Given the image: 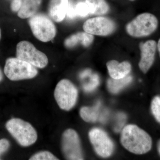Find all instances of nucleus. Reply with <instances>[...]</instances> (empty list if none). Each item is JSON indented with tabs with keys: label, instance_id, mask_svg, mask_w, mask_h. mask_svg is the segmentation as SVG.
<instances>
[{
	"label": "nucleus",
	"instance_id": "obj_16",
	"mask_svg": "<svg viewBox=\"0 0 160 160\" xmlns=\"http://www.w3.org/2000/svg\"><path fill=\"white\" fill-rule=\"evenodd\" d=\"M90 14V8L86 2H80L75 6L69 4L66 15L71 19L77 17L85 18Z\"/></svg>",
	"mask_w": 160,
	"mask_h": 160
},
{
	"label": "nucleus",
	"instance_id": "obj_23",
	"mask_svg": "<svg viewBox=\"0 0 160 160\" xmlns=\"http://www.w3.org/2000/svg\"><path fill=\"white\" fill-rule=\"evenodd\" d=\"M9 146L10 143L8 140L4 138L0 140V155L7 151Z\"/></svg>",
	"mask_w": 160,
	"mask_h": 160
},
{
	"label": "nucleus",
	"instance_id": "obj_28",
	"mask_svg": "<svg viewBox=\"0 0 160 160\" xmlns=\"http://www.w3.org/2000/svg\"><path fill=\"white\" fill-rule=\"evenodd\" d=\"M2 38V31H1V28H0V40Z\"/></svg>",
	"mask_w": 160,
	"mask_h": 160
},
{
	"label": "nucleus",
	"instance_id": "obj_24",
	"mask_svg": "<svg viewBox=\"0 0 160 160\" xmlns=\"http://www.w3.org/2000/svg\"><path fill=\"white\" fill-rule=\"evenodd\" d=\"M23 0H12L11 3V8L12 11L18 12L22 6Z\"/></svg>",
	"mask_w": 160,
	"mask_h": 160
},
{
	"label": "nucleus",
	"instance_id": "obj_27",
	"mask_svg": "<svg viewBox=\"0 0 160 160\" xmlns=\"http://www.w3.org/2000/svg\"><path fill=\"white\" fill-rule=\"evenodd\" d=\"M158 149L159 153L160 155V140L158 141Z\"/></svg>",
	"mask_w": 160,
	"mask_h": 160
},
{
	"label": "nucleus",
	"instance_id": "obj_15",
	"mask_svg": "<svg viewBox=\"0 0 160 160\" xmlns=\"http://www.w3.org/2000/svg\"><path fill=\"white\" fill-rule=\"evenodd\" d=\"M42 0H23L18 15L22 19L31 18L35 14Z\"/></svg>",
	"mask_w": 160,
	"mask_h": 160
},
{
	"label": "nucleus",
	"instance_id": "obj_26",
	"mask_svg": "<svg viewBox=\"0 0 160 160\" xmlns=\"http://www.w3.org/2000/svg\"><path fill=\"white\" fill-rule=\"evenodd\" d=\"M3 77L2 72V70L0 69V82L2 80Z\"/></svg>",
	"mask_w": 160,
	"mask_h": 160
},
{
	"label": "nucleus",
	"instance_id": "obj_17",
	"mask_svg": "<svg viewBox=\"0 0 160 160\" xmlns=\"http://www.w3.org/2000/svg\"><path fill=\"white\" fill-rule=\"evenodd\" d=\"M132 81L131 76L127 75L122 78L115 79L111 78L107 82V87L109 91L112 93H117Z\"/></svg>",
	"mask_w": 160,
	"mask_h": 160
},
{
	"label": "nucleus",
	"instance_id": "obj_12",
	"mask_svg": "<svg viewBox=\"0 0 160 160\" xmlns=\"http://www.w3.org/2000/svg\"><path fill=\"white\" fill-rule=\"evenodd\" d=\"M69 5V0H50L48 10L50 17L57 22L62 21L66 17Z\"/></svg>",
	"mask_w": 160,
	"mask_h": 160
},
{
	"label": "nucleus",
	"instance_id": "obj_1",
	"mask_svg": "<svg viewBox=\"0 0 160 160\" xmlns=\"http://www.w3.org/2000/svg\"><path fill=\"white\" fill-rule=\"evenodd\" d=\"M121 142L127 150L136 154H144L151 150L152 140L147 132L134 125L124 127Z\"/></svg>",
	"mask_w": 160,
	"mask_h": 160
},
{
	"label": "nucleus",
	"instance_id": "obj_14",
	"mask_svg": "<svg viewBox=\"0 0 160 160\" xmlns=\"http://www.w3.org/2000/svg\"><path fill=\"white\" fill-rule=\"evenodd\" d=\"M93 35L86 32H79L72 35L67 38L64 42L65 46L67 48H71L81 44L85 47H88L93 42Z\"/></svg>",
	"mask_w": 160,
	"mask_h": 160
},
{
	"label": "nucleus",
	"instance_id": "obj_10",
	"mask_svg": "<svg viewBox=\"0 0 160 160\" xmlns=\"http://www.w3.org/2000/svg\"><path fill=\"white\" fill-rule=\"evenodd\" d=\"M87 33L99 36H107L114 31L116 25L109 18L98 17L86 20L83 26Z\"/></svg>",
	"mask_w": 160,
	"mask_h": 160
},
{
	"label": "nucleus",
	"instance_id": "obj_25",
	"mask_svg": "<svg viewBox=\"0 0 160 160\" xmlns=\"http://www.w3.org/2000/svg\"><path fill=\"white\" fill-rule=\"evenodd\" d=\"M157 47L160 56V39L159 40L158 42Z\"/></svg>",
	"mask_w": 160,
	"mask_h": 160
},
{
	"label": "nucleus",
	"instance_id": "obj_13",
	"mask_svg": "<svg viewBox=\"0 0 160 160\" xmlns=\"http://www.w3.org/2000/svg\"><path fill=\"white\" fill-rule=\"evenodd\" d=\"M108 71L111 78L115 79L126 77L131 70V66L128 62L119 63L115 60L109 61L106 64Z\"/></svg>",
	"mask_w": 160,
	"mask_h": 160
},
{
	"label": "nucleus",
	"instance_id": "obj_11",
	"mask_svg": "<svg viewBox=\"0 0 160 160\" xmlns=\"http://www.w3.org/2000/svg\"><path fill=\"white\" fill-rule=\"evenodd\" d=\"M157 48V44L154 40H149L140 45L141 58L139 66L144 73L149 71L154 62Z\"/></svg>",
	"mask_w": 160,
	"mask_h": 160
},
{
	"label": "nucleus",
	"instance_id": "obj_9",
	"mask_svg": "<svg viewBox=\"0 0 160 160\" xmlns=\"http://www.w3.org/2000/svg\"><path fill=\"white\" fill-rule=\"evenodd\" d=\"M89 140L97 154L102 158L109 157L114 150V144L107 133L99 128L89 132Z\"/></svg>",
	"mask_w": 160,
	"mask_h": 160
},
{
	"label": "nucleus",
	"instance_id": "obj_4",
	"mask_svg": "<svg viewBox=\"0 0 160 160\" xmlns=\"http://www.w3.org/2000/svg\"><path fill=\"white\" fill-rule=\"evenodd\" d=\"M158 24L157 18L154 15L145 12L139 15L128 23L126 31L133 37H144L153 33L157 29Z\"/></svg>",
	"mask_w": 160,
	"mask_h": 160
},
{
	"label": "nucleus",
	"instance_id": "obj_2",
	"mask_svg": "<svg viewBox=\"0 0 160 160\" xmlns=\"http://www.w3.org/2000/svg\"><path fill=\"white\" fill-rule=\"evenodd\" d=\"M6 128L18 143L23 147H28L36 142L38 134L33 126L19 118H12L6 123Z\"/></svg>",
	"mask_w": 160,
	"mask_h": 160
},
{
	"label": "nucleus",
	"instance_id": "obj_29",
	"mask_svg": "<svg viewBox=\"0 0 160 160\" xmlns=\"http://www.w3.org/2000/svg\"><path fill=\"white\" fill-rule=\"evenodd\" d=\"M131 1H134V0H131Z\"/></svg>",
	"mask_w": 160,
	"mask_h": 160
},
{
	"label": "nucleus",
	"instance_id": "obj_21",
	"mask_svg": "<svg viewBox=\"0 0 160 160\" xmlns=\"http://www.w3.org/2000/svg\"><path fill=\"white\" fill-rule=\"evenodd\" d=\"M152 113L153 116L160 123V97L156 96L153 98L151 104Z\"/></svg>",
	"mask_w": 160,
	"mask_h": 160
},
{
	"label": "nucleus",
	"instance_id": "obj_8",
	"mask_svg": "<svg viewBox=\"0 0 160 160\" xmlns=\"http://www.w3.org/2000/svg\"><path fill=\"white\" fill-rule=\"evenodd\" d=\"M62 147L63 154L66 159H84L79 137L73 129H67L63 132Z\"/></svg>",
	"mask_w": 160,
	"mask_h": 160
},
{
	"label": "nucleus",
	"instance_id": "obj_7",
	"mask_svg": "<svg viewBox=\"0 0 160 160\" xmlns=\"http://www.w3.org/2000/svg\"><path fill=\"white\" fill-rule=\"evenodd\" d=\"M16 56L18 58L40 69L46 67L49 62L45 53L37 49L32 43L26 41H21L18 43Z\"/></svg>",
	"mask_w": 160,
	"mask_h": 160
},
{
	"label": "nucleus",
	"instance_id": "obj_6",
	"mask_svg": "<svg viewBox=\"0 0 160 160\" xmlns=\"http://www.w3.org/2000/svg\"><path fill=\"white\" fill-rule=\"evenodd\" d=\"M29 24L34 36L42 42H49L56 35V28L54 23L45 15L34 14L30 18Z\"/></svg>",
	"mask_w": 160,
	"mask_h": 160
},
{
	"label": "nucleus",
	"instance_id": "obj_5",
	"mask_svg": "<svg viewBox=\"0 0 160 160\" xmlns=\"http://www.w3.org/2000/svg\"><path fill=\"white\" fill-rule=\"evenodd\" d=\"M78 92L77 87L69 80L62 79L58 83L54 96L60 109L71 110L77 102Z\"/></svg>",
	"mask_w": 160,
	"mask_h": 160
},
{
	"label": "nucleus",
	"instance_id": "obj_3",
	"mask_svg": "<svg viewBox=\"0 0 160 160\" xmlns=\"http://www.w3.org/2000/svg\"><path fill=\"white\" fill-rule=\"evenodd\" d=\"M4 71L6 76L12 81L33 78L38 74L36 67L17 58L7 59Z\"/></svg>",
	"mask_w": 160,
	"mask_h": 160
},
{
	"label": "nucleus",
	"instance_id": "obj_18",
	"mask_svg": "<svg viewBox=\"0 0 160 160\" xmlns=\"http://www.w3.org/2000/svg\"><path fill=\"white\" fill-rule=\"evenodd\" d=\"M90 9V14H106L109 10V6L105 0H86Z\"/></svg>",
	"mask_w": 160,
	"mask_h": 160
},
{
	"label": "nucleus",
	"instance_id": "obj_20",
	"mask_svg": "<svg viewBox=\"0 0 160 160\" xmlns=\"http://www.w3.org/2000/svg\"><path fill=\"white\" fill-rule=\"evenodd\" d=\"M100 84V78L96 73L90 75L89 82L83 85V88L85 91L90 92L94 90Z\"/></svg>",
	"mask_w": 160,
	"mask_h": 160
},
{
	"label": "nucleus",
	"instance_id": "obj_22",
	"mask_svg": "<svg viewBox=\"0 0 160 160\" xmlns=\"http://www.w3.org/2000/svg\"><path fill=\"white\" fill-rule=\"evenodd\" d=\"M30 160H58L57 158L49 151H41L33 155Z\"/></svg>",
	"mask_w": 160,
	"mask_h": 160
},
{
	"label": "nucleus",
	"instance_id": "obj_19",
	"mask_svg": "<svg viewBox=\"0 0 160 160\" xmlns=\"http://www.w3.org/2000/svg\"><path fill=\"white\" fill-rule=\"evenodd\" d=\"M99 103L94 107L84 106L80 109V114L81 118L87 122H94L98 117V109Z\"/></svg>",
	"mask_w": 160,
	"mask_h": 160
}]
</instances>
